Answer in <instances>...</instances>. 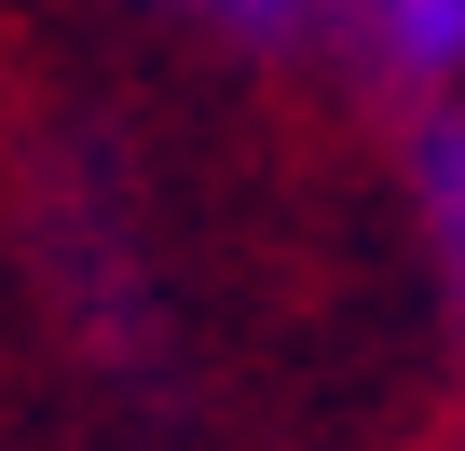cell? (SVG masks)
I'll return each mask as SVG.
<instances>
[{
  "label": "cell",
  "instance_id": "1",
  "mask_svg": "<svg viewBox=\"0 0 465 451\" xmlns=\"http://www.w3.org/2000/svg\"><path fill=\"white\" fill-rule=\"evenodd\" d=\"M356 42H370L383 83L451 96V83H465V0H356Z\"/></svg>",
  "mask_w": 465,
  "mask_h": 451
},
{
  "label": "cell",
  "instance_id": "2",
  "mask_svg": "<svg viewBox=\"0 0 465 451\" xmlns=\"http://www.w3.org/2000/svg\"><path fill=\"white\" fill-rule=\"evenodd\" d=\"M411 191H424L438 288H451V315H465V110H438V123H424V151H411Z\"/></svg>",
  "mask_w": 465,
  "mask_h": 451
},
{
  "label": "cell",
  "instance_id": "3",
  "mask_svg": "<svg viewBox=\"0 0 465 451\" xmlns=\"http://www.w3.org/2000/svg\"><path fill=\"white\" fill-rule=\"evenodd\" d=\"M164 15H192V28H232V42H302V28L356 15V0H164Z\"/></svg>",
  "mask_w": 465,
  "mask_h": 451
}]
</instances>
